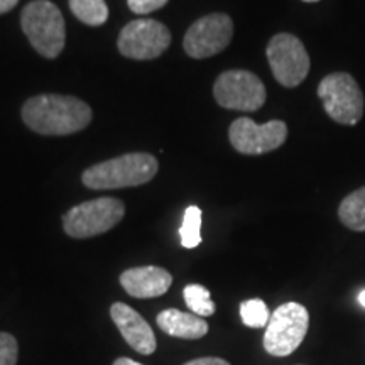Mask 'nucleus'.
<instances>
[{"instance_id":"obj_3","label":"nucleus","mask_w":365,"mask_h":365,"mask_svg":"<svg viewBox=\"0 0 365 365\" xmlns=\"http://www.w3.org/2000/svg\"><path fill=\"white\" fill-rule=\"evenodd\" d=\"M22 31L33 48L44 58H56L65 48V19L59 9L49 0L27 4L21 16Z\"/></svg>"},{"instance_id":"obj_20","label":"nucleus","mask_w":365,"mask_h":365,"mask_svg":"<svg viewBox=\"0 0 365 365\" xmlns=\"http://www.w3.org/2000/svg\"><path fill=\"white\" fill-rule=\"evenodd\" d=\"M19 345L11 333H0V365H17Z\"/></svg>"},{"instance_id":"obj_7","label":"nucleus","mask_w":365,"mask_h":365,"mask_svg":"<svg viewBox=\"0 0 365 365\" xmlns=\"http://www.w3.org/2000/svg\"><path fill=\"white\" fill-rule=\"evenodd\" d=\"M217 103L228 110L255 112L266 103L267 91L259 76L245 70L222 73L213 86Z\"/></svg>"},{"instance_id":"obj_26","label":"nucleus","mask_w":365,"mask_h":365,"mask_svg":"<svg viewBox=\"0 0 365 365\" xmlns=\"http://www.w3.org/2000/svg\"><path fill=\"white\" fill-rule=\"evenodd\" d=\"M303 2H308V4H313V2H319V0H303Z\"/></svg>"},{"instance_id":"obj_19","label":"nucleus","mask_w":365,"mask_h":365,"mask_svg":"<svg viewBox=\"0 0 365 365\" xmlns=\"http://www.w3.org/2000/svg\"><path fill=\"white\" fill-rule=\"evenodd\" d=\"M240 318L245 327L250 328H264L267 327L269 318V308L262 299H247L240 304Z\"/></svg>"},{"instance_id":"obj_18","label":"nucleus","mask_w":365,"mask_h":365,"mask_svg":"<svg viewBox=\"0 0 365 365\" xmlns=\"http://www.w3.org/2000/svg\"><path fill=\"white\" fill-rule=\"evenodd\" d=\"M200 230H202V210L191 205V207L186 208L185 218H182V225L180 228L182 247H198V245L202 244V234H200Z\"/></svg>"},{"instance_id":"obj_17","label":"nucleus","mask_w":365,"mask_h":365,"mask_svg":"<svg viewBox=\"0 0 365 365\" xmlns=\"http://www.w3.org/2000/svg\"><path fill=\"white\" fill-rule=\"evenodd\" d=\"M188 308L198 317H212L215 313V303L212 301L210 291L202 284H188L182 289Z\"/></svg>"},{"instance_id":"obj_1","label":"nucleus","mask_w":365,"mask_h":365,"mask_svg":"<svg viewBox=\"0 0 365 365\" xmlns=\"http://www.w3.org/2000/svg\"><path fill=\"white\" fill-rule=\"evenodd\" d=\"M22 120L38 134L68 135L90 124L91 108L83 100L68 95H38L24 103Z\"/></svg>"},{"instance_id":"obj_4","label":"nucleus","mask_w":365,"mask_h":365,"mask_svg":"<svg viewBox=\"0 0 365 365\" xmlns=\"http://www.w3.org/2000/svg\"><path fill=\"white\" fill-rule=\"evenodd\" d=\"M309 328L308 309L299 303H284L274 309L264 333V349L274 357H287L303 344Z\"/></svg>"},{"instance_id":"obj_14","label":"nucleus","mask_w":365,"mask_h":365,"mask_svg":"<svg viewBox=\"0 0 365 365\" xmlns=\"http://www.w3.org/2000/svg\"><path fill=\"white\" fill-rule=\"evenodd\" d=\"M158 327L168 335L176 339L198 340L208 333V323L195 313H185L181 309H164L156 318Z\"/></svg>"},{"instance_id":"obj_23","label":"nucleus","mask_w":365,"mask_h":365,"mask_svg":"<svg viewBox=\"0 0 365 365\" xmlns=\"http://www.w3.org/2000/svg\"><path fill=\"white\" fill-rule=\"evenodd\" d=\"M17 2H19V0H0V14L12 11V9L17 6Z\"/></svg>"},{"instance_id":"obj_24","label":"nucleus","mask_w":365,"mask_h":365,"mask_svg":"<svg viewBox=\"0 0 365 365\" xmlns=\"http://www.w3.org/2000/svg\"><path fill=\"white\" fill-rule=\"evenodd\" d=\"M112 365H143V364H139V362H134V360H130V359L120 357V359H117L115 362H113Z\"/></svg>"},{"instance_id":"obj_15","label":"nucleus","mask_w":365,"mask_h":365,"mask_svg":"<svg viewBox=\"0 0 365 365\" xmlns=\"http://www.w3.org/2000/svg\"><path fill=\"white\" fill-rule=\"evenodd\" d=\"M339 218L350 230L365 232V186L345 196L339 207Z\"/></svg>"},{"instance_id":"obj_2","label":"nucleus","mask_w":365,"mask_h":365,"mask_svg":"<svg viewBox=\"0 0 365 365\" xmlns=\"http://www.w3.org/2000/svg\"><path fill=\"white\" fill-rule=\"evenodd\" d=\"M159 170L158 159L148 153H130L88 168L81 181L90 190H118L139 186L153 180Z\"/></svg>"},{"instance_id":"obj_22","label":"nucleus","mask_w":365,"mask_h":365,"mask_svg":"<svg viewBox=\"0 0 365 365\" xmlns=\"http://www.w3.org/2000/svg\"><path fill=\"white\" fill-rule=\"evenodd\" d=\"M182 365H230V364H228L227 360L218 359V357H202V359L190 360V362H186Z\"/></svg>"},{"instance_id":"obj_25","label":"nucleus","mask_w":365,"mask_h":365,"mask_svg":"<svg viewBox=\"0 0 365 365\" xmlns=\"http://www.w3.org/2000/svg\"><path fill=\"white\" fill-rule=\"evenodd\" d=\"M359 303L365 308V289L360 291V293H359Z\"/></svg>"},{"instance_id":"obj_8","label":"nucleus","mask_w":365,"mask_h":365,"mask_svg":"<svg viewBox=\"0 0 365 365\" xmlns=\"http://www.w3.org/2000/svg\"><path fill=\"white\" fill-rule=\"evenodd\" d=\"M267 59L274 78L286 88L301 85L309 73V56L301 39L293 34H276L267 44Z\"/></svg>"},{"instance_id":"obj_21","label":"nucleus","mask_w":365,"mask_h":365,"mask_svg":"<svg viewBox=\"0 0 365 365\" xmlns=\"http://www.w3.org/2000/svg\"><path fill=\"white\" fill-rule=\"evenodd\" d=\"M168 4V0H127V6L134 14L144 16V14L154 12L158 9L164 7Z\"/></svg>"},{"instance_id":"obj_9","label":"nucleus","mask_w":365,"mask_h":365,"mask_svg":"<svg viewBox=\"0 0 365 365\" xmlns=\"http://www.w3.org/2000/svg\"><path fill=\"white\" fill-rule=\"evenodd\" d=\"M171 44V33L154 19L130 21L118 36V51L130 59H154Z\"/></svg>"},{"instance_id":"obj_11","label":"nucleus","mask_w":365,"mask_h":365,"mask_svg":"<svg viewBox=\"0 0 365 365\" xmlns=\"http://www.w3.org/2000/svg\"><path fill=\"white\" fill-rule=\"evenodd\" d=\"M234 36V22L227 14H208L190 27L182 46L188 56L203 59L215 56L230 44Z\"/></svg>"},{"instance_id":"obj_16","label":"nucleus","mask_w":365,"mask_h":365,"mask_svg":"<svg viewBox=\"0 0 365 365\" xmlns=\"http://www.w3.org/2000/svg\"><path fill=\"white\" fill-rule=\"evenodd\" d=\"M70 9L81 22L88 26H102L108 19L105 0H70Z\"/></svg>"},{"instance_id":"obj_6","label":"nucleus","mask_w":365,"mask_h":365,"mask_svg":"<svg viewBox=\"0 0 365 365\" xmlns=\"http://www.w3.org/2000/svg\"><path fill=\"white\" fill-rule=\"evenodd\" d=\"M125 207L117 198H97L73 207L63 217L65 232L73 239L105 234L124 218Z\"/></svg>"},{"instance_id":"obj_12","label":"nucleus","mask_w":365,"mask_h":365,"mask_svg":"<svg viewBox=\"0 0 365 365\" xmlns=\"http://www.w3.org/2000/svg\"><path fill=\"white\" fill-rule=\"evenodd\" d=\"M110 317L120 330L124 340L135 352L150 355L156 350V336L149 323L125 303H113L110 308Z\"/></svg>"},{"instance_id":"obj_13","label":"nucleus","mask_w":365,"mask_h":365,"mask_svg":"<svg viewBox=\"0 0 365 365\" xmlns=\"http://www.w3.org/2000/svg\"><path fill=\"white\" fill-rule=\"evenodd\" d=\"M120 284L132 298H158L168 293L173 276L158 266L132 267L120 274Z\"/></svg>"},{"instance_id":"obj_10","label":"nucleus","mask_w":365,"mask_h":365,"mask_svg":"<svg viewBox=\"0 0 365 365\" xmlns=\"http://www.w3.org/2000/svg\"><path fill=\"white\" fill-rule=\"evenodd\" d=\"M287 125L282 120L255 124L252 118L240 117L228 129V139L237 153L245 156H259L279 149L286 143Z\"/></svg>"},{"instance_id":"obj_5","label":"nucleus","mask_w":365,"mask_h":365,"mask_svg":"<svg viewBox=\"0 0 365 365\" xmlns=\"http://www.w3.org/2000/svg\"><path fill=\"white\" fill-rule=\"evenodd\" d=\"M318 97L336 124L355 125L364 115V93L349 73L327 75L318 85Z\"/></svg>"}]
</instances>
